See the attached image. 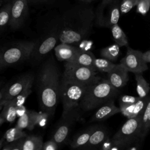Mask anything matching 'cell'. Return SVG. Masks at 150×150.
Returning <instances> with one entry per match:
<instances>
[{
	"instance_id": "obj_46",
	"label": "cell",
	"mask_w": 150,
	"mask_h": 150,
	"mask_svg": "<svg viewBox=\"0 0 150 150\" xmlns=\"http://www.w3.org/2000/svg\"><path fill=\"white\" fill-rule=\"evenodd\" d=\"M1 83H0V86H1Z\"/></svg>"
},
{
	"instance_id": "obj_39",
	"label": "cell",
	"mask_w": 150,
	"mask_h": 150,
	"mask_svg": "<svg viewBox=\"0 0 150 150\" xmlns=\"http://www.w3.org/2000/svg\"><path fill=\"white\" fill-rule=\"evenodd\" d=\"M141 56L143 60L146 63H148L150 62V50H147L145 52H142Z\"/></svg>"
},
{
	"instance_id": "obj_33",
	"label": "cell",
	"mask_w": 150,
	"mask_h": 150,
	"mask_svg": "<svg viewBox=\"0 0 150 150\" xmlns=\"http://www.w3.org/2000/svg\"><path fill=\"white\" fill-rule=\"evenodd\" d=\"M150 5V0H138L136 6L137 12L145 15L149 11Z\"/></svg>"
},
{
	"instance_id": "obj_36",
	"label": "cell",
	"mask_w": 150,
	"mask_h": 150,
	"mask_svg": "<svg viewBox=\"0 0 150 150\" xmlns=\"http://www.w3.org/2000/svg\"><path fill=\"white\" fill-rule=\"evenodd\" d=\"M139 97H135L132 96L124 95L120 98V105H128L136 103L139 99Z\"/></svg>"
},
{
	"instance_id": "obj_43",
	"label": "cell",
	"mask_w": 150,
	"mask_h": 150,
	"mask_svg": "<svg viewBox=\"0 0 150 150\" xmlns=\"http://www.w3.org/2000/svg\"><path fill=\"white\" fill-rule=\"evenodd\" d=\"M3 123H4V122L2 121V120L1 119H0V126H1Z\"/></svg>"
},
{
	"instance_id": "obj_7",
	"label": "cell",
	"mask_w": 150,
	"mask_h": 150,
	"mask_svg": "<svg viewBox=\"0 0 150 150\" xmlns=\"http://www.w3.org/2000/svg\"><path fill=\"white\" fill-rule=\"evenodd\" d=\"M120 5L119 0H102L94 12V23L105 28L118 23L120 16Z\"/></svg>"
},
{
	"instance_id": "obj_20",
	"label": "cell",
	"mask_w": 150,
	"mask_h": 150,
	"mask_svg": "<svg viewBox=\"0 0 150 150\" xmlns=\"http://www.w3.org/2000/svg\"><path fill=\"white\" fill-rule=\"evenodd\" d=\"M97 125L89 126L83 131L76 134L71 141L70 146L74 149L81 148L84 146L88 141L92 132L96 128Z\"/></svg>"
},
{
	"instance_id": "obj_29",
	"label": "cell",
	"mask_w": 150,
	"mask_h": 150,
	"mask_svg": "<svg viewBox=\"0 0 150 150\" xmlns=\"http://www.w3.org/2000/svg\"><path fill=\"white\" fill-rule=\"evenodd\" d=\"M27 135L26 132L23 131V129H19L17 127L11 128L8 129L4 135V138L5 139L4 143H7L12 142L23 137H25Z\"/></svg>"
},
{
	"instance_id": "obj_1",
	"label": "cell",
	"mask_w": 150,
	"mask_h": 150,
	"mask_svg": "<svg viewBox=\"0 0 150 150\" xmlns=\"http://www.w3.org/2000/svg\"><path fill=\"white\" fill-rule=\"evenodd\" d=\"M94 12L86 6H77L66 11L56 28L61 43L77 44L90 33L94 23Z\"/></svg>"
},
{
	"instance_id": "obj_37",
	"label": "cell",
	"mask_w": 150,
	"mask_h": 150,
	"mask_svg": "<svg viewBox=\"0 0 150 150\" xmlns=\"http://www.w3.org/2000/svg\"><path fill=\"white\" fill-rule=\"evenodd\" d=\"M58 144L52 139L43 143L42 150H56L59 148Z\"/></svg>"
},
{
	"instance_id": "obj_27",
	"label": "cell",
	"mask_w": 150,
	"mask_h": 150,
	"mask_svg": "<svg viewBox=\"0 0 150 150\" xmlns=\"http://www.w3.org/2000/svg\"><path fill=\"white\" fill-rule=\"evenodd\" d=\"M120 53V46L117 44H113L103 48L100 51V54L103 58L111 62L117 60Z\"/></svg>"
},
{
	"instance_id": "obj_8",
	"label": "cell",
	"mask_w": 150,
	"mask_h": 150,
	"mask_svg": "<svg viewBox=\"0 0 150 150\" xmlns=\"http://www.w3.org/2000/svg\"><path fill=\"white\" fill-rule=\"evenodd\" d=\"M62 77L87 87L96 83L101 79L95 70L69 62H65Z\"/></svg>"
},
{
	"instance_id": "obj_22",
	"label": "cell",
	"mask_w": 150,
	"mask_h": 150,
	"mask_svg": "<svg viewBox=\"0 0 150 150\" xmlns=\"http://www.w3.org/2000/svg\"><path fill=\"white\" fill-rule=\"evenodd\" d=\"M36 112L35 111L26 110V111L21 117L16 124V127L23 129H28V130H32L35 125V115Z\"/></svg>"
},
{
	"instance_id": "obj_14",
	"label": "cell",
	"mask_w": 150,
	"mask_h": 150,
	"mask_svg": "<svg viewBox=\"0 0 150 150\" xmlns=\"http://www.w3.org/2000/svg\"><path fill=\"white\" fill-rule=\"evenodd\" d=\"M107 80L115 88L120 89L125 86L128 80V71L120 63L107 73Z\"/></svg>"
},
{
	"instance_id": "obj_26",
	"label": "cell",
	"mask_w": 150,
	"mask_h": 150,
	"mask_svg": "<svg viewBox=\"0 0 150 150\" xmlns=\"http://www.w3.org/2000/svg\"><path fill=\"white\" fill-rule=\"evenodd\" d=\"M137 82V92L139 98H144L148 96L149 84L142 76V73H135Z\"/></svg>"
},
{
	"instance_id": "obj_5",
	"label": "cell",
	"mask_w": 150,
	"mask_h": 150,
	"mask_svg": "<svg viewBox=\"0 0 150 150\" xmlns=\"http://www.w3.org/2000/svg\"><path fill=\"white\" fill-rule=\"evenodd\" d=\"M35 42L23 41L0 50V70L19 63L30 57Z\"/></svg>"
},
{
	"instance_id": "obj_30",
	"label": "cell",
	"mask_w": 150,
	"mask_h": 150,
	"mask_svg": "<svg viewBox=\"0 0 150 150\" xmlns=\"http://www.w3.org/2000/svg\"><path fill=\"white\" fill-rule=\"evenodd\" d=\"M11 4L5 5L0 9V32L9 24L11 15Z\"/></svg>"
},
{
	"instance_id": "obj_13",
	"label": "cell",
	"mask_w": 150,
	"mask_h": 150,
	"mask_svg": "<svg viewBox=\"0 0 150 150\" xmlns=\"http://www.w3.org/2000/svg\"><path fill=\"white\" fill-rule=\"evenodd\" d=\"M27 0H13L11 4L9 26L13 29L19 28L28 13Z\"/></svg>"
},
{
	"instance_id": "obj_34",
	"label": "cell",
	"mask_w": 150,
	"mask_h": 150,
	"mask_svg": "<svg viewBox=\"0 0 150 150\" xmlns=\"http://www.w3.org/2000/svg\"><path fill=\"white\" fill-rule=\"evenodd\" d=\"M31 88H32L26 89V90L23 91V92H22L21 93L18 94L17 96H16L14 98H13L15 101L16 107L24 104L26 98L28 97V96L32 93V89Z\"/></svg>"
},
{
	"instance_id": "obj_11",
	"label": "cell",
	"mask_w": 150,
	"mask_h": 150,
	"mask_svg": "<svg viewBox=\"0 0 150 150\" xmlns=\"http://www.w3.org/2000/svg\"><path fill=\"white\" fill-rule=\"evenodd\" d=\"M35 76L32 73H26L14 81L3 90L0 91L3 101L14 98L18 94L28 88H32Z\"/></svg>"
},
{
	"instance_id": "obj_19",
	"label": "cell",
	"mask_w": 150,
	"mask_h": 150,
	"mask_svg": "<svg viewBox=\"0 0 150 150\" xmlns=\"http://www.w3.org/2000/svg\"><path fill=\"white\" fill-rule=\"evenodd\" d=\"M95 58L96 57L92 52L80 49L72 60L69 63L94 69L93 63Z\"/></svg>"
},
{
	"instance_id": "obj_42",
	"label": "cell",
	"mask_w": 150,
	"mask_h": 150,
	"mask_svg": "<svg viewBox=\"0 0 150 150\" xmlns=\"http://www.w3.org/2000/svg\"><path fill=\"white\" fill-rule=\"evenodd\" d=\"M4 141H5V139H4V137H2L1 139H0V149H2L3 145H4Z\"/></svg>"
},
{
	"instance_id": "obj_35",
	"label": "cell",
	"mask_w": 150,
	"mask_h": 150,
	"mask_svg": "<svg viewBox=\"0 0 150 150\" xmlns=\"http://www.w3.org/2000/svg\"><path fill=\"white\" fill-rule=\"evenodd\" d=\"M23 138L12 142L4 143L2 149L3 150H22Z\"/></svg>"
},
{
	"instance_id": "obj_21",
	"label": "cell",
	"mask_w": 150,
	"mask_h": 150,
	"mask_svg": "<svg viewBox=\"0 0 150 150\" xmlns=\"http://www.w3.org/2000/svg\"><path fill=\"white\" fill-rule=\"evenodd\" d=\"M2 110L0 114V119L4 122L12 123L15 120L16 117V105L13 99L4 101Z\"/></svg>"
},
{
	"instance_id": "obj_18",
	"label": "cell",
	"mask_w": 150,
	"mask_h": 150,
	"mask_svg": "<svg viewBox=\"0 0 150 150\" xmlns=\"http://www.w3.org/2000/svg\"><path fill=\"white\" fill-rule=\"evenodd\" d=\"M79 49L71 44L61 43L54 47V53L58 60L70 62Z\"/></svg>"
},
{
	"instance_id": "obj_6",
	"label": "cell",
	"mask_w": 150,
	"mask_h": 150,
	"mask_svg": "<svg viewBox=\"0 0 150 150\" xmlns=\"http://www.w3.org/2000/svg\"><path fill=\"white\" fill-rule=\"evenodd\" d=\"M87 86L69 80L62 77L60 83L59 99L63 104V112L66 113L77 107Z\"/></svg>"
},
{
	"instance_id": "obj_41",
	"label": "cell",
	"mask_w": 150,
	"mask_h": 150,
	"mask_svg": "<svg viewBox=\"0 0 150 150\" xmlns=\"http://www.w3.org/2000/svg\"><path fill=\"white\" fill-rule=\"evenodd\" d=\"M4 102L2 100V95L1 93L0 92V111L3 108V105H4Z\"/></svg>"
},
{
	"instance_id": "obj_47",
	"label": "cell",
	"mask_w": 150,
	"mask_h": 150,
	"mask_svg": "<svg viewBox=\"0 0 150 150\" xmlns=\"http://www.w3.org/2000/svg\"><path fill=\"white\" fill-rule=\"evenodd\" d=\"M119 1H121V0H119Z\"/></svg>"
},
{
	"instance_id": "obj_24",
	"label": "cell",
	"mask_w": 150,
	"mask_h": 150,
	"mask_svg": "<svg viewBox=\"0 0 150 150\" xmlns=\"http://www.w3.org/2000/svg\"><path fill=\"white\" fill-rule=\"evenodd\" d=\"M150 128V98L148 99L146 106L142 113L141 118V137L144 139Z\"/></svg>"
},
{
	"instance_id": "obj_17",
	"label": "cell",
	"mask_w": 150,
	"mask_h": 150,
	"mask_svg": "<svg viewBox=\"0 0 150 150\" xmlns=\"http://www.w3.org/2000/svg\"><path fill=\"white\" fill-rule=\"evenodd\" d=\"M146 98H139L137 101L134 104L128 105H120V112L127 118H133L141 114L146 106L148 99Z\"/></svg>"
},
{
	"instance_id": "obj_23",
	"label": "cell",
	"mask_w": 150,
	"mask_h": 150,
	"mask_svg": "<svg viewBox=\"0 0 150 150\" xmlns=\"http://www.w3.org/2000/svg\"><path fill=\"white\" fill-rule=\"evenodd\" d=\"M43 138L38 135H26L23 138L22 150H42Z\"/></svg>"
},
{
	"instance_id": "obj_38",
	"label": "cell",
	"mask_w": 150,
	"mask_h": 150,
	"mask_svg": "<svg viewBox=\"0 0 150 150\" xmlns=\"http://www.w3.org/2000/svg\"><path fill=\"white\" fill-rule=\"evenodd\" d=\"M26 110H26V107L24 106V105L17 107L16 109V117H19L22 116L26 111Z\"/></svg>"
},
{
	"instance_id": "obj_44",
	"label": "cell",
	"mask_w": 150,
	"mask_h": 150,
	"mask_svg": "<svg viewBox=\"0 0 150 150\" xmlns=\"http://www.w3.org/2000/svg\"><path fill=\"white\" fill-rule=\"evenodd\" d=\"M93 1H95V0H87V2H90Z\"/></svg>"
},
{
	"instance_id": "obj_31",
	"label": "cell",
	"mask_w": 150,
	"mask_h": 150,
	"mask_svg": "<svg viewBox=\"0 0 150 150\" xmlns=\"http://www.w3.org/2000/svg\"><path fill=\"white\" fill-rule=\"evenodd\" d=\"M138 1V0H122L120 5V13L125 14L129 12L136 6Z\"/></svg>"
},
{
	"instance_id": "obj_28",
	"label": "cell",
	"mask_w": 150,
	"mask_h": 150,
	"mask_svg": "<svg viewBox=\"0 0 150 150\" xmlns=\"http://www.w3.org/2000/svg\"><path fill=\"white\" fill-rule=\"evenodd\" d=\"M115 64L104 58H95L94 60V69L97 71L108 73Z\"/></svg>"
},
{
	"instance_id": "obj_2",
	"label": "cell",
	"mask_w": 150,
	"mask_h": 150,
	"mask_svg": "<svg viewBox=\"0 0 150 150\" xmlns=\"http://www.w3.org/2000/svg\"><path fill=\"white\" fill-rule=\"evenodd\" d=\"M60 80L57 64L49 57L42 65L38 73V97L41 108L50 117L54 114L59 100Z\"/></svg>"
},
{
	"instance_id": "obj_16",
	"label": "cell",
	"mask_w": 150,
	"mask_h": 150,
	"mask_svg": "<svg viewBox=\"0 0 150 150\" xmlns=\"http://www.w3.org/2000/svg\"><path fill=\"white\" fill-rule=\"evenodd\" d=\"M108 137V131L107 128L97 125L92 132L88 141L81 149H93L100 148L101 145Z\"/></svg>"
},
{
	"instance_id": "obj_10",
	"label": "cell",
	"mask_w": 150,
	"mask_h": 150,
	"mask_svg": "<svg viewBox=\"0 0 150 150\" xmlns=\"http://www.w3.org/2000/svg\"><path fill=\"white\" fill-rule=\"evenodd\" d=\"M59 40L56 26L43 37L35 42L30 57L32 63H38L55 47Z\"/></svg>"
},
{
	"instance_id": "obj_40",
	"label": "cell",
	"mask_w": 150,
	"mask_h": 150,
	"mask_svg": "<svg viewBox=\"0 0 150 150\" xmlns=\"http://www.w3.org/2000/svg\"><path fill=\"white\" fill-rule=\"evenodd\" d=\"M47 0H27L28 2L31 3H42L47 1Z\"/></svg>"
},
{
	"instance_id": "obj_3",
	"label": "cell",
	"mask_w": 150,
	"mask_h": 150,
	"mask_svg": "<svg viewBox=\"0 0 150 150\" xmlns=\"http://www.w3.org/2000/svg\"><path fill=\"white\" fill-rule=\"evenodd\" d=\"M118 93V89L114 88L107 79H100L87 87L79 107L84 111L93 110L107 101L114 99Z\"/></svg>"
},
{
	"instance_id": "obj_45",
	"label": "cell",
	"mask_w": 150,
	"mask_h": 150,
	"mask_svg": "<svg viewBox=\"0 0 150 150\" xmlns=\"http://www.w3.org/2000/svg\"><path fill=\"white\" fill-rule=\"evenodd\" d=\"M81 1H83V2H87V0H80Z\"/></svg>"
},
{
	"instance_id": "obj_15",
	"label": "cell",
	"mask_w": 150,
	"mask_h": 150,
	"mask_svg": "<svg viewBox=\"0 0 150 150\" xmlns=\"http://www.w3.org/2000/svg\"><path fill=\"white\" fill-rule=\"evenodd\" d=\"M119 112L120 108L115 105L114 99H111L97 108L91 117V121H101Z\"/></svg>"
},
{
	"instance_id": "obj_25",
	"label": "cell",
	"mask_w": 150,
	"mask_h": 150,
	"mask_svg": "<svg viewBox=\"0 0 150 150\" xmlns=\"http://www.w3.org/2000/svg\"><path fill=\"white\" fill-rule=\"evenodd\" d=\"M110 28L111 31L112 38L116 44L120 47L128 46V41L127 35L118 23L112 25Z\"/></svg>"
},
{
	"instance_id": "obj_9",
	"label": "cell",
	"mask_w": 150,
	"mask_h": 150,
	"mask_svg": "<svg viewBox=\"0 0 150 150\" xmlns=\"http://www.w3.org/2000/svg\"><path fill=\"white\" fill-rule=\"evenodd\" d=\"M79 117L80 112L78 107L66 113H62L51 139L54 140L59 146L64 144L67 141L73 125Z\"/></svg>"
},
{
	"instance_id": "obj_4",
	"label": "cell",
	"mask_w": 150,
	"mask_h": 150,
	"mask_svg": "<svg viewBox=\"0 0 150 150\" xmlns=\"http://www.w3.org/2000/svg\"><path fill=\"white\" fill-rule=\"evenodd\" d=\"M141 114L128 118L111 139L112 146L115 149H127L141 139Z\"/></svg>"
},
{
	"instance_id": "obj_12",
	"label": "cell",
	"mask_w": 150,
	"mask_h": 150,
	"mask_svg": "<svg viewBox=\"0 0 150 150\" xmlns=\"http://www.w3.org/2000/svg\"><path fill=\"white\" fill-rule=\"evenodd\" d=\"M142 52L127 46L126 55L120 60V64L128 71L135 73H143L148 67L142 58Z\"/></svg>"
},
{
	"instance_id": "obj_32",
	"label": "cell",
	"mask_w": 150,
	"mask_h": 150,
	"mask_svg": "<svg viewBox=\"0 0 150 150\" xmlns=\"http://www.w3.org/2000/svg\"><path fill=\"white\" fill-rule=\"evenodd\" d=\"M49 118H50L49 115L44 111L41 112H36L35 115V125L41 127H45L47 124Z\"/></svg>"
}]
</instances>
